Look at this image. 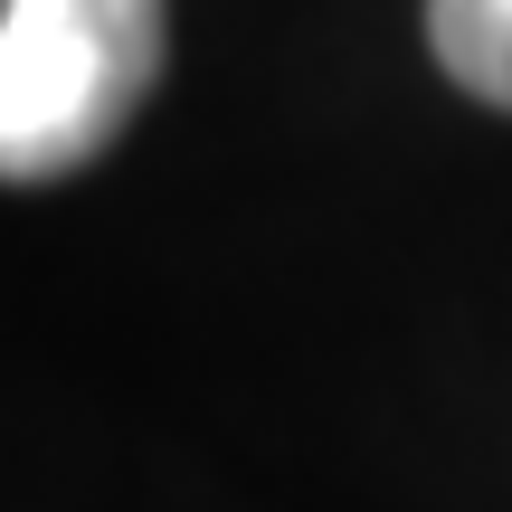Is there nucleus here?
<instances>
[{"label":"nucleus","instance_id":"nucleus-2","mask_svg":"<svg viewBox=\"0 0 512 512\" xmlns=\"http://www.w3.org/2000/svg\"><path fill=\"white\" fill-rule=\"evenodd\" d=\"M427 48L475 105L512 114V0H427Z\"/></svg>","mask_w":512,"mask_h":512},{"label":"nucleus","instance_id":"nucleus-1","mask_svg":"<svg viewBox=\"0 0 512 512\" xmlns=\"http://www.w3.org/2000/svg\"><path fill=\"white\" fill-rule=\"evenodd\" d=\"M162 0H0V181H67L162 86Z\"/></svg>","mask_w":512,"mask_h":512}]
</instances>
